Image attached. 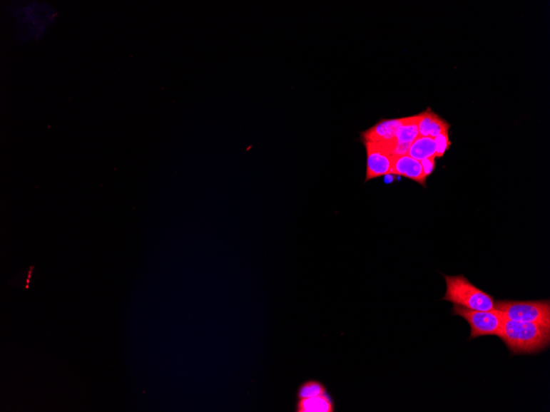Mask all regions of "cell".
<instances>
[{
	"mask_svg": "<svg viewBox=\"0 0 550 412\" xmlns=\"http://www.w3.org/2000/svg\"><path fill=\"white\" fill-rule=\"evenodd\" d=\"M511 355H532L550 345V325L506 320L499 338Z\"/></svg>",
	"mask_w": 550,
	"mask_h": 412,
	"instance_id": "1",
	"label": "cell"
},
{
	"mask_svg": "<svg viewBox=\"0 0 550 412\" xmlns=\"http://www.w3.org/2000/svg\"><path fill=\"white\" fill-rule=\"evenodd\" d=\"M444 277L447 291L443 301H447L464 308L479 311H489L495 309V301L492 296L480 290L463 275L447 276Z\"/></svg>",
	"mask_w": 550,
	"mask_h": 412,
	"instance_id": "2",
	"label": "cell"
},
{
	"mask_svg": "<svg viewBox=\"0 0 550 412\" xmlns=\"http://www.w3.org/2000/svg\"><path fill=\"white\" fill-rule=\"evenodd\" d=\"M495 309L506 320L550 325V302L496 301Z\"/></svg>",
	"mask_w": 550,
	"mask_h": 412,
	"instance_id": "3",
	"label": "cell"
},
{
	"mask_svg": "<svg viewBox=\"0 0 550 412\" xmlns=\"http://www.w3.org/2000/svg\"><path fill=\"white\" fill-rule=\"evenodd\" d=\"M452 314L463 318L469 324L471 327L469 340L484 336H496L500 338L503 331L505 319L498 309L479 311L454 304Z\"/></svg>",
	"mask_w": 550,
	"mask_h": 412,
	"instance_id": "4",
	"label": "cell"
},
{
	"mask_svg": "<svg viewBox=\"0 0 550 412\" xmlns=\"http://www.w3.org/2000/svg\"><path fill=\"white\" fill-rule=\"evenodd\" d=\"M367 150L366 182L391 174L393 156L389 142H365Z\"/></svg>",
	"mask_w": 550,
	"mask_h": 412,
	"instance_id": "5",
	"label": "cell"
},
{
	"mask_svg": "<svg viewBox=\"0 0 550 412\" xmlns=\"http://www.w3.org/2000/svg\"><path fill=\"white\" fill-rule=\"evenodd\" d=\"M391 174L404 176L405 178L417 182L424 187L426 186L427 177L420 160L412 158L408 155L393 158Z\"/></svg>",
	"mask_w": 550,
	"mask_h": 412,
	"instance_id": "6",
	"label": "cell"
},
{
	"mask_svg": "<svg viewBox=\"0 0 550 412\" xmlns=\"http://www.w3.org/2000/svg\"><path fill=\"white\" fill-rule=\"evenodd\" d=\"M404 118L399 119L382 120L377 125L362 133V142H391L396 138L400 125Z\"/></svg>",
	"mask_w": 550,
	"mask_h": 412,
	"instance_id": "7",
	"label": "cell"
},
{
	"mask_svg": "<svg viewBox=\"0 0 550 412\" xmlns=\"http://www.w3.org/2000/svg\"><path fill=\"white\" fill-rule=\"evenodd\" d=\"M419 133L421 137L432 138L439 135L442 132L449 130L450 125L434 113L430 108L423 113L419 114Z\"/></svg>",
	"mask_w": 550,
	"mask_h": 412,
	"instance_id": "8",
	"label": "cell"
},
{
	"mask_svg": "<svg viewBox=\"0 0 550 412\" xmlns=\"http://www.w3.org/2000/svg\"><path fill=\"white\" fill-rule=\"evenodd\" d=\"M296 412H335L334 400L327 393L318 397L297 399Z\"/></svg>",
	"mask_w": 550,
	"mask_h": 412,
	"instance_id": "9",
	"label": "cell"
},
{
	"mask_svg": "<svg viewBox=\"0 0 550 412\" xmlns=\"http://www.w3.org/2000/svg\"><path fill=\"white\" fill-rule=\"evenodd\" d=\"M408 156L418 160L427 158H436V143L434 138L430 137H421L416 138L411 143Z\"/></svg>",
	"mask_w": 550,
	"mask_h": 412,
	"instance_id": "10",
	"label": "cell"
},
{
	"mask_svg": "<svg viewBox=\"0 0 550 412\" xmlns=\"http://www.w3.org/2000/svg\"><path fill=\"white\" fill-rule=\"evenodd\" d=\"M418 124L419 115L404 117L403 124L399 128L394 139L399 142L412 143L419 137Z\"/></svg>",
	"mask_w": 550,
	"mask_h": 412,
	"instance_id": "11",
	"label": "cell"
},
{
	"mask_svg": "<svg viewBox=\"0 0 550 412\" xmlns=\"http://www.w3.org/2000/svg\"><path fill=\"white\" fill-rule=\"evenodd\" d=\"M327 393V388L322 382L315 381V379H310V381L302 383L299 386L297 398V399H302L318 397V396H322Z\"/></svg>",
	"mask_w": 550,
	"mask_h": 412,
	"instance_id": "12",
	"label": "cell"
},
{
	"mask_svg": "<svg viewBox=\"0 0 550 412\" xmlns=\"http://www.w3.org/2000/svg\"><path fill=\"white\" fill-rule=\"evenodd\" d=\"M434 141L436 143V158H442L449 149L451 144L448 131L440 133L439 135L434 138Z\"/></svg>",
	"mask_w": 550,
	"mask_h": 412,
	"instance_id": "13",
	"label": "cell"
},
{
	"mask_svg": "<svg viewBox=\"0 0 550 412\" xmlns=\"http://www.w3.org/2000/svg\"><path fill=\"white\" fill-rule=\"evenodd\" d=\"M410 145V143L399 142L397 139L389 142V148H391V152L394 158L408 155Z\"/></svg>",
	"mask_w": 550,
	"mask_h": 412,
	"instance_id": "14",
	"label": "cell"
},
{
	"mask_svg": "<svg viewBox=\"0 0 550 412\" xmlns=\"http://www.w3.org/2000/svg\"><path fill=\"white\" fill-rule=\"evenodd\" d=\"M422 168H423L424 173L427 178L432 173V171L435 170L436 162L435 158H427L421 160Z\"/></svg>",
	"mask_w": 550,
	"mask_h": 412,
	"instance_id": "15",
	"label": "cell"
}]
</instances>
